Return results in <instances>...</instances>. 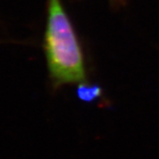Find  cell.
<instances>
[{"mask_svg":"<svg viewBox=\"0 0 159 159\" xmlns=\"http://www.w3.org/2000/svg\"><path fill=\"white\" fill-rule=\"evenodd\" d=\"M44 50L54 88L85 82L86 68L82 50L60 0H48Z\"/></svg>","mask_w":159,"mask_h":159,"instance_id":"obj_1","label":"cell"},{"mask_svg":"<svg viewBox=\"0 0 159 159\" xmlns=\"http://www.w3.org/2000/svg\"><path fill=\"white\" fill-rule=\"evenodd\" d=\"M102 90L101 87L96 84H86L85 82L79 84L77 89V97L81 101L86 102H95L98 98H101Z\"/></svg>","mask_w":159,"mask_h":159,"instance_id":"obj_2","label":"cell"}]
</instances>
